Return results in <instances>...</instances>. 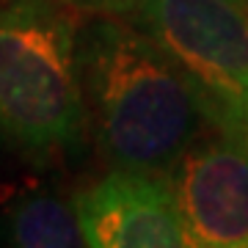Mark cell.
Instances as JSON below:
<instances>
[{
  "instance_id": "obj_1",
  "label": "cell",
  "mask_w": 248,
  "mask_h": 248,
  "mask_svg": "<svg viewBox=\"0 0 248 248\" xmlns=\"http://www.w3.org/2000/svg\"><path fill=\"white\" fill-rule=\"evenodd\" d=\"M89 124L113 169L171 174L207 113L174 58L141 25L94 14L78 31Z\"/></svg>"
},
{
  "instance_id": "obj_3",
  "label": "cell",
  "mask_w": 248,
  "mask_h": 248,
  "mask_svg": "<svg viewBox=\"0 0 248 248\" xmlns=\"http://www.w3.org/2000/svg\"><path fill=\"white\" fill-rule=\"evenodd\" d=\"M138 25L174 58L215 130L248 133V11L237 0H146Z\"/></svg>"
},
{
  "instance_id": "obj_2",
  "label": "cell",
  "mask_w": 248,
  "mask_h": 248,
  "mask_svg": "<svg viewBox=\"0 0 248 248\" xmlns=\"http://www.w3.org/2000/svg\"><path fill=\"white\" fill-rule=\"evenodd\" d=\"M69 3L0 6V130L36 160L78 149L89 124Z\"/></svg>"
},
{
  "instance_id": "obj_5",
  "label": "cell",
  "mask_w": 248,
  "mask_h": 248,
  "mask_svg": "<svg viewBox=\"0 0 248 248\" xmlns=\"http://www.w3.org/2000/svg\"><path fill=\"white\" fill-rule=\"evenodd\" d=\"M86 246H190L171 174L113 169L75 199Z\"/></svg>"
},
{
  "instance_id": "obj_8",
  "label": "cell",
  "mask_w": 248,
  "mask_h": 248,
  "mask_svg": "<svg viewBox=\"0 0 248 248\" xmlns=\"http://www.w3.org/2000/svg\"><path fill=\"white\" fill-rule=\"evenodd\" d=\"M237 3H243V6H248V0H237Z\"/></svg>"
},
{
  "instance_id": "obj_7",
  "label": "cell",
  "mask_w": 248,
  "mask_h": 248,
  "mask_svg": "<svg viewBox=\"0 0 248 248\" xmlns=\"http://www.w3.org/2000/svg\"><path fill=\"white\" fill-rule=\"evenodd\" d=\"M146 0H72V6L91 14H135Z\"/></svg>"
},
{
  "instance_id": "obj_6",
  "label": "cell",
  "mask_w": 248,
  "mask_h": 248,
  "mask_svg": "<svg viewBox=\"0 0 248 248\" xmlns=\"http://www.w3.org/2000/svg\"><path fill=\"white\" fill-rule=\"evenodd\" d=\"M0 237L22 248L86 246L78 204L53 190H25L14 196L0 215Z\"/></svg>"
},
{
  "instance_id": "obj_4",
  "label": "cell",
  "mask_w": 248,
  "mask_h": 248,
  "mask_svg": "<svg viewBox=\"0 0 248 248\" xmlns=\"http://www.w3.org/2000/svg\"><path fill=\"white\" fill-rule=\"evenodd\" d=\"M187 243L248 248V133L199 135L171 169Z\"/></svg>"
}]
</instances>
